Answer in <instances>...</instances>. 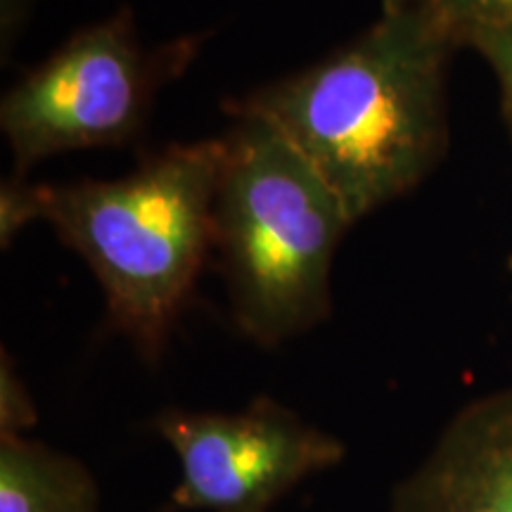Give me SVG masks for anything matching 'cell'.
<instances>
[{
    "mask_svg": "<svg viewBox=\"0 0 512 512\" xmlns=\"http://www.w3.org/2000/svg\"><path fill=\"white\" fill-rule=\"evenodd\" d=\"M451 38L430 0H384L373 27L228 107L266 119L313 164L351 223L394 202L437 157Z\"/></svg>",
    "mask_w": 512,
    "mask_h": 512,
    "instance_id": "1",
    "label": "cell"
},
{
    "mask_svg": "<svg viewBox=\"0 0 512 512\" xmlns=\"http://www.w3.org/2000/svg\"><path fill=\"white\" fill-rule=\"evenodd\" d=\"M226 140L171 145L114 181L31 185L34 219L83 256L107 318L145 361L171 330L214 247Z\"/></svg>",
    "mask_w": 512,
    "mask_h": 512,
    "instance_id": "2",
    "label": "cell"
},
{
    "mask_svg": "<svg viewBox=\"0 0 512 512\" xmlns=\"http://www.w3.org/2000/svg\"><path fill=\"white\" fill-rule=\"evenodd\" d=\"M230 114L214 247L235 325L261 347H280L330 318L332 264L354 223L278 128L256 114Z\"/></svg>",
    "mask_w": 512,
    "mask_h": 512,
    "instance_id": "3",
    "label": "cell"
},
{
    "mask_svg": "<svg viewBox=\"0 0 512 512\" xmlns=\"http://www.w3.org/2000/svg\"><path fill=\"white\" fill-rule=\"evenodd\" d=\"M190 55L185 41L147 53L128 12L79 31L5 93L0 128L17 174L60 152L131 140L155 93L183 72Z\"/></svg>",
    "mask_w": 512,
    "mask_h": 512,
    "instance_id": "4",
    "label": "cell"
},
{
    "mask_svg": "<svg viewBox=\"0 0 512 512\" xmlns=\"http://www.w3.org/2000/svg\"><path fill=\"white\" fill-rule=\"evenodd\" d=\"M178 463L171 505L185 512H271L306 479L347 460V444L271 396L242 411L164 408L152 420Z\"/></svg>",
    "mask_w": 512,
    "mask_h": 512,
    "instance_id": "5",
    "label": "cell"
},
{
    "mask_svg": "<svg viewBox=\"0 0 512 512\" xmlns=\"http://www.w3.org/2000/svg\"><path fill=\"white\" fill-rule=\"evenodd\" d=\"M389 512H512V392L467 403L389 491Z\"/></svg>",
    "mask_w": 512,
    "mask_h": 512,
    "instance_id": "6",
    "label": "cell"
},
{
    "mask_svg": "<svg viewBox=\"0 0 512 512\" xmlns=\"http://www.w3.org/2000/svg\"><path fill=\"white\" fill-rule=\"evenodd\" d=\"M0 512H102L83 460L31 437H0Z\"/></svg>",
    "mask_w": 512,
    "mask_h": 512,
    "instance_id": "7",
    "label": "cell"
},
{
    "mask_svg": "<svg viewBox=\"0 0 512 512\" xmlns=\"http://www.w3.org/2000/svg\"><path fill=\"white\" fill-rule=\"evenodd\" d=\"M451 31L470 41L484 31L512 29V0H430Z\"/></svg>",
    "mask_w": 512,
    "mask_h": 512,
    "instance_id": "8",
    "label": "cell"
},
{
    "mask_svg": "<svg viewBox=\"0 0 512 512\" xmlns=\"http://www.w3.org/2000/svg\"><path fill=\"white\" fill-rule=\"evenodd\" d=\"M38 422L36 403L12 358H0V437H29Z\"/></svg>",
    "mask_w": 512,
    "mask_h": 512,
    "instance_id": "9",
    "label": "cell"
},
{
    "mask_svg": "<svg viewBox=\"0 0 512 512\" xmlns=\"http://www.w3.org/2000/svg\"><path fill=\"white\" fill-rule=\"evenodd\" d=\"M470 41L482 50V55L496 69L503 86L505 105H508V112L512 117V29L484 31V34L472 36Z\"/></svg>",
    "mask_w": 512,
    "mask_h": 512,
    "instance_id": "10",
    "label": "cell"
}]
</instances>
